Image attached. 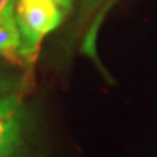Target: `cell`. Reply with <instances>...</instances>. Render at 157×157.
<instances>
[{"instance_id":"6da1fadb","label":"cell","mask_w":157,"mask_h":157,"mask_svg":"<svg viewBox=\"0 0 157 157\" xmlns=\"http://www.w3.org/2000/svg\"><path fill=\"white\" fill-rule=\"evenodd\" d=\"M68 12L57 0H17L15 16L21 34L19 54L32 58L42 38L64 21Z\"/></svg>"},{"instance_id":"7a4b0ae2","label":"cell","mask_w":157,"mask_h":157,"mask_svg":"<svg viewBox=\"0 0 157 157\" xmlns=\"http://www.w3.org/2000/svg\"><path fill=\"white\" fill-rule=\"evenodd\" d=\"M26 109L22 98H0V157H19L25 146Z\"/></svg>"},{"instance_id":"3957f363","label":"cell","mask_w":157,"mask_h":157,"mask_svg":"<svg viewBox=\"0 0 157 157\" xmlns=\"http://www.w3.org/2000/svg\"><path fill=\"white\" fill-rule=\"evenodd\" d=\"M19 47H21V34L15 13L0 15V54L19 51Z\"/></svg>"},{"instance_id":"277c9868","label":"cell","mask_w":157,"mask_h":157,"mask_svg":"<svg viewBox=\"0 0 157 157\" xmlns=\"http://www.w3.org/2000/svg\"><path fill=\"white\" fill-rule=\"evenodd\" d=\"M103 0H80V7H78V23L86 21L93 12L101 6Z\"/></svg>"},{"instance_id":"5b68a950","label":"cell","mask_w":157,"mask_h":157,"mask_svg":"<svg viewBox=\"0 0 157 157\" xmlns=\"http://www.w3.org/2000/svg\"><path fill=\"white\" fill-rule=\"evenodd\" d=\"M17 0H0V15H13Z\"/></svg>"},{"instance_id":"8992f818","label":"cell","mask_w":157,"mask_h":157,"mask_svg":"<svg viewBox=\"0 0 157 157\" xmlns=\"http://www.w3.org/2000/svg\"><path fill=\"white\" fill-rule=\"evenodd\" d=\"M57 2H58L60 5L64 6L66 9H68V10H70V9H71V6H73V2H74V0H57Z\"/></svg>"}]
</instances>
